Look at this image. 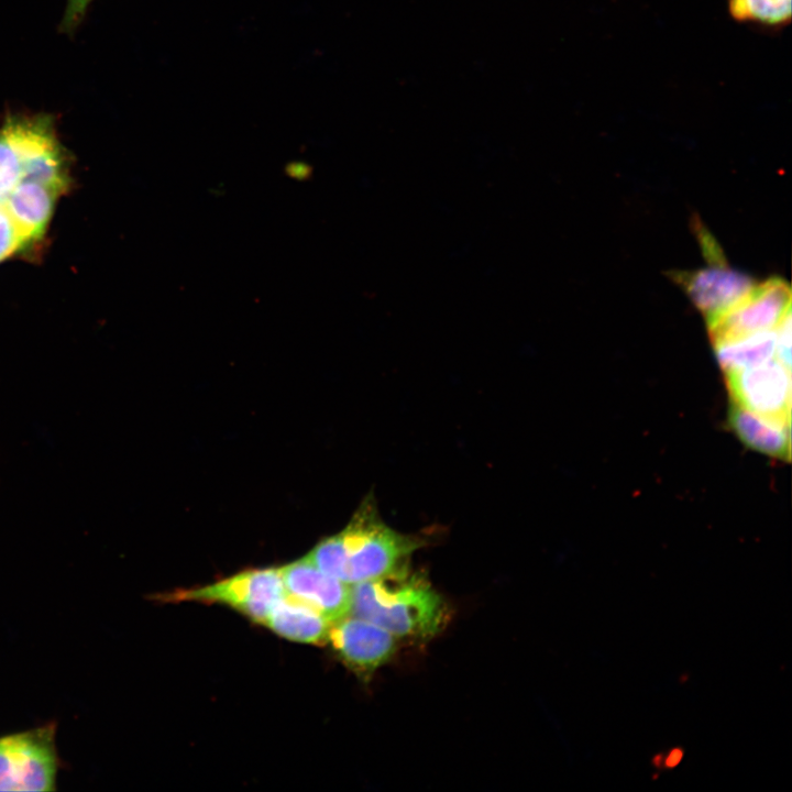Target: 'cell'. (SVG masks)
Returning a JSON list of instances; mask_svg holds the SVG:
<instances>
[{
	"label": "cell",
	"instance_id": "6da1fadb",
	"mask_svg": "<svg viewBox=\"0 0 792 792\" xmlns=\"http://www.w3.org/2000/svg\"><path fill=\"white\" fill-rule=\"evenodd\" d=\"M422 544L421 538L388 526L369 495L340 532L321 540L306 557L321 571L352 585L406 565Z\"/></svg>",
	"mask_w": 792,
	"mask_h": 792
},
{
	"label": "cell",
	"instance_id": "7a4b0ae2",
	"mask_svg": "<svg viewBox=\"0 0 792 792\" xmlns=\"http://www.w3.org/2000/svg\"><path fill=\"white\" fill-rule=\"evenodd\" d=\"M349 614L396 638L429 639L447 625L449 607L425 574L406 564L384 576L352 584Z\"/></svg>",
	"mask_w": 792,
	"mask_h": 792
},
{
	"label": "cell",
	"instance_id": "3957f363",
	"mask_svg": "<svg viewBox=\"0 0 792 792\" xmlns=\"http://www.w3.org/2000/svg\"><path fill=\"white\" fill-rule=\"evenodd\" d=\"M1 128L19 156L21 179L36 182L57 195L68 188L69 156L57 136L53 116L11 113Z\"/></svg>",
	"mask_w": 792,
	"mask_h": 792
},
{
	"label": "cell",
	"instance_id": "277c9868",
	"mask_svg": "<svg viewBox=\"0 0 792 792\" xmlns=\"http://www.w3.org/2000/svg\"><path fill=\"white\" fill-rule=\"evenodd\" d=\"M56 724L0 737V791H54L61 765Z\"/></svg>",
	"mask_w": 792,
	"mask_h": 792
},
{
	"label": "cell",
	"instance_id": "5b68a950",
	"mask_svg": "<svg viewBox=\"0 0 792 792\" xmlns=\"http://www.w3.org/2000/svg\"><path fill=\"white\" fill-rule=\"evenodd\" d=\"M279 568L243 571L213 584L175 593L172 598L220 603L264 624L273 606L286 595Z\"/></svg>",
	"mask_w": 792,
	"mask_h": 792
},
{
	"label": "cell",
	"instance_id": "8992f818",
	"mask_svg": "<svg viewBox=\"0 0 792 792\" xmlns=\"http://www.w3.org/2000/svg\"><path fill=\"white\" fill-rule=\"evenodd\" d=\"M791 310V289L781 277L755 284L736 305L706 322L713 342L773 330Z\"/></svg>",
	"mask_w": 792,
	"mask_h": 792
},
{
	"label": "cell",
	"instance_id": "52a82bcc",
	"mask_svg": "<svg viewBox=\"0 0 792 792\" xmlns=\"http://www.w3.org/2000/svg\"><path fill=\"white\" fill-rule=\"evenodd\" d=\"M791 369L777 359L727 372L733 404L790 424Z\"/></svg>",
	"mask_w": 792,
	"mask_h": 792
},
{
	"label": "cell",
	"instance_id": "ba28073f",
	"mask_svg": "<svg viewBox=\"0 0 792 792\" xmlns=\"http://www.w3.org/2000/svg\"><path fill=\"white\" fill-rule=\"evenodd\" d=\"M669 275L706 322L740 301L756 284L749 274L732 267L724 257L710 261L701 268L671 272Z\"/></svg>",
	"mask_w": 792,
	"mask_h": 792
},
{
	"label": "cell",
	"instance_id": "9c48e42d",
	"mask_svg": "<svg viewBox=\"0 0 792 792\" xmlns=\"http://www.w3.org/2000/svg\"><path fill=\"white\" fill-rule=\"evenodd\" d=\"M326 642L361 676H369L395 652L396 637L386 629L348 614L330 624Z\"/></svg>",
	"mask_w": 792,
	"mask_h": 792
},
{
	"label": "cell",
	"instance_id": "30bf717a",
	"mask_svg": "<svg viewBox=\"0 0 792 792\" xmlns=\"http://www.w3.org/2000/svg\"><path fill=\"white\" fill-rule=\"evenodd\" d=\"M286 593L331 622L350 613L351 585L318 569L307 557L279 568Z\"/></svg>",
	"mask_w": 792,
	"mask_h": 792
},
{
	"label": "cell",
	"instance_id": "8fae6325",
	"mask_svg": "<svg viewBox=\"0 0 792 792\" xmlns=\"http://www.w3.org/2000/svg\"><path fill=\"white\" fill-rule=\"evenodd\" d=\"M732 431L749 449L771 458L790 460V424L733 404L728 414Z\"/></svg>",
	"mask_w": 792,
	"mask_h": 792
},
{
	"label": "cell",
	"instance_id": "7c38bea8",
	"mask_svg": "<svg viewBox=\"0 0 792 792\" xmlns=\"http://www.w3.org/2000/svg\"><path fill=\"white\" fill-rule=\"evenodd\" d=\"M58 195L44 185L21 179L4 206L28 246L44 237Z\"/></svg>",
	"mask_w": 792,
	"mask_h": 792
},
{
	"label": "cell",
	"instance_id": "4fadbf2b",
	"mask_svg": "<svg viewBox=\"0 0 792 792\" xmlns=\"http://www.w3.org/2000/svg\"><path fill=\"white\" fill-rule=\"evenodd\" d=\"M332 622L309 604L286 594L271 609L264 625L297 642H326Z\"/></svg>",
	"mask_w": 792,
	"mask_h": 792
},
{
	"label": "cell",
	"instance_id": "5bb4252c",
	"mask_svg": "<svg viewBox=\"0 0 792 792\" xmlns=\"http://www.w3.org/2000/svg\"><path fill=\"white\" fill-rule=\"evenodd\" d=\"M776 329L713 342L715 358L725 373L767 362L776 355Z\"/></svg>",
	"mask_w": 792,
	"mask_h": 792
},
{
	"label": "cell",
	"instance_id": "9a60e30c",
	"mask_svg": "<svg viewBox=\"0 0 792 792\" xmlns=\"http://www.w3.org/2000/svg\"><path fill=\"white\" fill-rule=\"evenodd\" d=\"M729 16L767 34H778L790 25L792 0H727Z\"/></svg>",
	"mask_w": 792,
	"mask_h": 792
},
{
	"label": "cell",
	"instance_id": "2e32d148",
	"mask_svg": "<svg viewBox=\"0 0 792 792\" xmlns=\"http://www.w3.org/2000/svg\"><path fill=\"white\" fill-rule=\"evenodd\" d=\"M21 176L19 156L0 127V205H4L12 189L21 180Z\"/></svg>",
	"mask_w": 792,
	"mask_h": 792
},
{
	"label": "cell",
	"instance_id": "e0dca14e",
	"mask_svg": "<svg viewBox=\"0 0 792 792\" xmlns=\"http://www.w3.org/2000/svg\"><path fill=\"white\" fill-rule=\"evenodd\" d=\"M28 248L4 205H0V262Z\"/></svg>",
	"mask_w": 792,
	"mask_h": 792
},
{
	"label": "cell",
	"instance_id": "ac0fdd59",
	"mask_svg": "<svg viewBox=\"0 0 792 792\" xmlns=\"http://www.w3.org/2000/svg\"><path fill=\"white\" fill-rule=\"evenodd\" d=\"M776 359L791 369V310H789L776 328Z\"/></svg>",
	"mask_w": 792,
	"mask_h": 792
},
{
	"label": "cell",
	"instance_id": "d6986e66",
	"mask_svg": "<svg viewBox=\"0 0 792 792\" xmlns=\"http://www.w3.org/2000/svg\"><path fill=\"white\" fill-rule=\"evenodd\" d=\"M94 0H67L63 14L61 30L72 33L82 21Z\"/></svg>",
	"mask_w": 792,
	"mask_h": 792
}]
</instances>
